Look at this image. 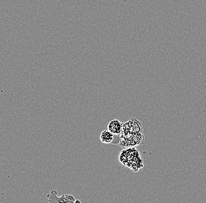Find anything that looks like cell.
<instances>
[{
  "label": "cell",
  "instance_id": "cell-3",
  "mask_svg": "<svg viewBox=\"0 0 206 203\" xmlns=\"http://www.w3.org/2000/svg\"><path fill=\"white\" fill-rule=\"evenodd\" d=\"M114 135L109 130H105L101 132L100 140L104 144H110L114 140Z\"/></svg>",
  "mask_w": 206,
  "mask_h": 203
},
{
  "label": "cell",
  "instance_id": "cell-2",
  "mask_svg": "<svg viewBox=\"0 0 206 203\" xmlns=\"http://www.w3.org/2000/svg\"><path fill=\"white\" fill-rule=\"evenodd\" d=\"M108 130L113 133L114 135H119L121 134L123 129V123L119 119H115L109 122L107 125Z\"/></svg>",
  "mask_w": 206,
  "mask_h": 203
},
{
  "label": "cell",
  "instance_id": "cell-1",
  "mask_svg": "<svg viewBox=\"0 0 206 203\" xmlns=\"http://www.w3.org/2000/svg\"><path fill=\"white\" fill-rule=\"evenodd\" d=\"M58 191L55 190H52L46 197L48 201L50 203H81L80 200H76L75 198L70 194H63L61 197L58 196Z\"/></svg>",
  "mask_w": 206,
  "mask_h": 203
}]
</instances>
